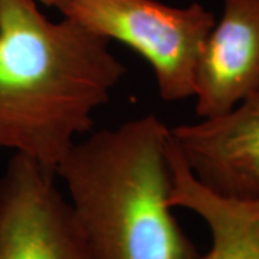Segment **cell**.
I'll use <instances>...</instances> for the list:
<instances>
[{
  "instance_id": "6da1fadb",
  "label": "cell",
  "mask_w": 259,
  "mask_h": 259,
  "mask_svg": "<svg viewBox=\"0 0 259 259\" xmlns=\"http://www.w3.org/2000/svg\"><path fill=\"white\" fill-rule=\"evenodd\" d=\"M108 44L36 0H0V148L55 175L125 74Z\"/></svg>"
},
{
  "instance_id": "7a4b0ae2",
  "label": "cell",
  "mask_w": 259,
  "mask_h": 259,
  "mask_svg": "<svg viewBox=\"0 0 259 259\" xmlns=\"http://www.w3.org/2000/svg\"><path fill=\"white\" fill-rule=\"evenodd\" d=\"M168 127L150 114L75 141L55 176L95 259H194L168 199Z\"/></svg>"
},
{
  "instance_id": "3957f363",
  "label": "cell",
  "mask_w": 259,
  "mask_h": 259,
  "mask_svg": "<svg viewBox=\"0 0 259 259\" xmlns=\"http://www.w3.org/2000/svg\"><path fill=\"white\" fill-rule=\"evenodd\" d=\"M56 9L139 54L153 69L164 101L193 97L197 61L216 23L202 5L171 8L157 0H62Z\"/></svg>"
},
{
  "instance_id": "277c9868",
  "label": "cell",
  "mask_w": 259,
  "mask_h": 259,
  "mask_svg": "<svg viewBox=\"0 0 259 259\" xmlns=\"http://www.w3.org/2000/svg\"><path fill=\"white\" fill-rule=\"evenodd\" d=\"M0 259H95L55 175L18 153L0 177Z\"/></svg>"
},
{
  "instance_id": "8992f818",
  "label": "cell",
  "mask_w": 259,
  "mask_h": 259,
  "mask_svg": "<svg viewBox=\"0 0 259 259\" xmlns=\"http://www.w3.org/2000/svg\"><path fill=\"white\" fill-rule=\"evenodd\" d=\"M259 91V0H223L194 72L196 114L219 117Z\"/></svg>"
},
{
  "instance_id": "52a82bcc",
  "label": "cell",
  "mask_w": 259,
  "mask_h": 259,
  "mask_svg": "<svg viewBox=\"0 0 259 259\" xmlns=\"http://www.w3.org/2000/svg\"><path fill=\"white\" fill-rule=\"evenodd\" d=\"M171 192L168 203L200 216L212 245L194 259H259V199H233L214 193L192 175L179 154L168 130Z\"/></svg>"
},
{
  "instance_id": "5b68a950",
  "label": "cell",
  "mask_w": 259,
  "mask_h": 259,
  "mask_svg": "<svg viewBox=\"0 0 259 259\" xmlns=\"http://www.w3.org/2000/svg\"><path fill=\"white\" fill-rule=\"evenodd\" d=\"M170 139L204 187L259 199V91L223 115L170 128Z\"/></svg>"
},
{
  "instance_id": "ba28073f",
  "label": "cell",
  "mask_w": 259,
  "mask_h": 259,
  "mask_svg": "<svg viewBox=\"0 0 259 259\" xmlns=\"http://www.w3.org/2000/svg\"><path fill=\"white\" fill-rule=\"evenodd\" d=\"M36 2H40V3H45L47 6H52V8H56V5L62 0H36Z\"/></svg>"
}]
</instances>
